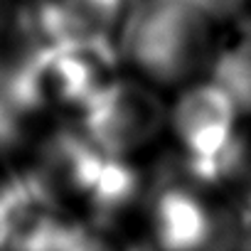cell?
Returning <instances> with one entry per match:
<instances>
[{
	"label": "cell",
	"mask_w": 251,
	"mask_h": 251,
	"mask_svg": "<svg viewBox=\"0 0 251 251\" xmlns=\"http://www.w3.org/2000/svg\"><path fill=\"white\" fill-rule=\"evenodd\" d=\"M224 23L200 0H138L118 35L121 67L173 94L207 76Z\"/></svg>",
	"instance_id": "cell-1"
},
{
	"label": "cell",
	"mask_w": 251,
	"mask_h": 251,
	"mask_svg": "<svg viewBox=\"0 0 251 251\" xmlns=\"http://www.w3.org/2000/svg\"><path fill=\"white\" fill-rule=\"evenodd\" d=\"M121 72L118 47L103 37H74L35 47L15 45V89L40 128L76 123Z\"/></svg>",
	"instance_id": "cell-2"
},
{
	"label": "cell",
	"mask_w": 251,
	"mask_h": 251,
	"mask_svg": "<svg viewBox=\"0 0 251 251\" xmlns=\"http://www.w3.org/2000/svg\"><path fill=\"white\" fill-rule=\"evenodd\" d=\"M249 116L212 76H200L168 94L170 163L187 177L226 195L236 173Z\"/></svg>",
	"instance_id": "cell-3"
},
{
	"label": "cell",
	"mask_w": 251,
	"mask_h": 251,
	"mask_svg": "<svg viewBox=\"0 0 251 251\" xmlns=\"http://www.w3.org/2000/svg\"><path fill=\"white\" fill-rule=\"evenodd\" d=\"M141 236L151 251H236L239 212L226 195L187 177L163 153L151 168Z\"/></svg>",
	"instance_id": "cell-4"
},
{
	"label": "cell",
	"mask_w": 251,
	"mask_h": 251,
	"mask_svg": "<svg viewBox=\"0 0 251 251\" xmlns=\"http://www.w3.org/2000/svg\"><path fill=\"white\" fill-rule=\"evenodd\" d=\"M76 126L108 155L153 168L168 148V94L123 69L89 103Z\"/></svg>",
	"instance_id": "cell-5"
},
{
	"label": "cell",
	"mask_w": 251,
	"mask_h": 251,
	"mask_svg": "<svg viewBox=\"0 0 251 251\" xmlns=\"http://www.w3.org/2000/svg\"><path fill=\"white\" fill-rule=\"evenodd\" d=\"M54 3L81 35L118 42V35L138 0H54Z\"/></svg>",
	"instance_id": "cell-6"
},
{
	"label": "cell",
	"mask_w": 251,
	"mask_h": 251,
	"mask_svg": "<svg viewBox=\"0 0 251 251\" xmlns=\"http://www.w3.org/2000/svg\"><path fill=\"white\" fill-rule=\"evenodd\" d=\"M18 170H20V163H5V160H0V214H3V207H5V202L10 197V190L15 185Z\"/></svg>",
	"instance_id": "cell-7"
},
{
	"label": "cell",
	"mask_w": 251,
	"mask_h": 251,
	"mask_svg": "<svg viewBox=\"0 0 251 251\" xmlns=\"http://www.w3.org/2000/svg\"><path fill=\"white\" fill-rule=\"evenodd\" d=\"M236 212H239V209H236ZM236 251H251V212H239Z\"/></svg>",
	"instance_id": "cell-8"
},
{
	"label": "cell",
	"mask_w": 251,
	"mask_h": 251,
	"mask_svg": "<svg viewBox=\"0 0 251 251\" xmlns=\"http://www.w3.org/2000/svg\"><path fill=\"white\" fill-rule=\"evenodd\" d=\"M13 10H15V0H0V30L10 27Z\"/></svg>",
	"instance_id": "cell-9"
}]
</instances>
